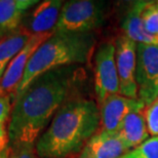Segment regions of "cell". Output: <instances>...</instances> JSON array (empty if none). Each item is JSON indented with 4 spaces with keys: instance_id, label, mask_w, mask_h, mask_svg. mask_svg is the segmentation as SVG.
<instances>
[{
    "instance_id": "6da1fadb",
    "label": "cell",
    "mask_w": 158,
    "mask_h": 158,
    "mask_svg": "<svg viewBox=\"0 0 158 158\" xmlns=\"http://www.w3.org/2000/svg\"><path fill=\"white\" fill-rule=\"evenodd\" d=\"M80 70L74 65L47 71L12 98L9 146L35 145L56 113L72 99Z\"/></svg>"
},
{
    "instance_id": "7a4b0ae2",
    "label": "cell",
    "mask_w": 158,
    "mask_h": 158,
    "mask_svg": "<svg viewBox=\"0 0 158 158\" xmlns=\"http://www.w3.org/2000/svg\"><path fill=\"white\" fill-rule=\"evenodd\" d=\"M101 126L98 103L72 98L63 105L35 143L41 158H66L81 152Z\"/></svg>"
},
{
    "instance_id": "3957f363",
    "label": "cell",
    "mask_w": 158,
    "mask_h": 158,
    "mask_svg": "<svg viewBox=\"0 0 158 158\" xmlns=\"http://www.w3.org/2000/svg\"><path fill=\"white\" fill-rule=\"evenodd\" d=\"M96 45V36L91 33H53L31 56L23 79L15 94L23 91L37 76L67 66L85 64L89 61Z\"/></svg>"
},
{
    "instance_id": "277c9868",
    "label": "cell",
    "mask_w": 158,
    "mask_h": 158,
    "mask_svg": "<svg viewBox=\"0 0 158 158\" xmlns=\"http://www.w3.org/2000/svg\"><path fill=\"white\" fill-rule=\"evenodd\" d=\"M105 21L102 2L70 0L64 2L55 28L56 33H91Z\"/></svg>"
},
{
    "instance_id": "5b68a950",
    "label": "cell",
    "mask_w": 158,
    "mask_h": 158,
    "mask_svg": "<svg viewBox=\"0 0 158 158\" xmlns=\"http://www.w3.org/2000/svg\"><path fill=\"white\" fill-rule=\"evenodd\" d=\"M138 98L149 105L158 98V44H137Z\"/></svg>"
},
{
    "instance_id": "8992f818",
    "label": "cell",
    "mask_w": 158,
    "mask_h": 158,
    "mask_svg": "<svg viewBox=\"0 0 158 158\" xmlns=\"http://www.w3.org/2000/svg\"><path fill=\"white\" fill-rule=\"evenodd\" d=\"M94 93L98 106L108 97L119 94V77L113 42L102 43L94 53Z\"/></svg>"
},
{
    "instance_id": "52a82bcc",
    "label": "cell",
    "mask_w": 158,
    "mask_h": 158,
    "mask_svg": "<svg viewBox=\"0 0 158 158\" xmlns=\"http://www.w3.org/2000/svg\"><path fill=\"white\" fill-rule=\"evenodd\" d=\"M115 60L119 77V94L139 99L135 81L137 43L125 35L119 36L115 42Z\"/></svg>"
},
{
    "instance_id": "ba28073f",
    "label": "cell",
    "mask_w": 158,
    "mask_h": 158,
    "mask_svg": "<svg viewBox=\"0 0 158 158\" xmlns=\"http://www.w3.org/2000/svg\"><path fill=\"white\" fill-rule=\"evenodd\" d=\"M53 33L55 32L52 31V32L34 34L27 41L23 48L15 56L0 81V87L5 94H11V96L15 94L22 79H23L25 70H26L31 56L34 55V52L41 44L45 42Z\"/></svg>"
},
{
    "instance_id": "9c48e42d",
    "label": "cell",
    "mask_w": 158,
    "mask_h": 158,
    "mask_svg": "<svg viewBox=\"0 0 158 158\" xmlns=\"http://www.w3.org/2000/svg\"><path fill=\"white\" fill-rule=\"evenodd\" d=\"M146 107L140 99H131L121 94L108 97L99 106L102 131L115 132L121 122L132 112L143 111Z\"/></svg>"
},
{
    "instance_id": "30bf717a",
    "label": "cell",
    "mask_w": 158,
    "mask_h": 158,
    "mask_svg": "<svg viewBox=\"0 0 158 158\" xmlns=\"http://www.w3.org/2000/svg\"><path fill=\"white\" fill-rule=\"evenodd\" d=\"M64 2L61 0H45L38 2L25 15L20 29L30 35L55 32L60 12Z\"/></svg>"
},
{
    "instance_id": "8fae6325",
    "label": "cell",
    "mask_w": 158,
    "mask_h": 158,
    "mask_svg": "<svg viewBox=\"0 0 158 158\" xmlns=\"http://www.w3.org/2000/svg\"><path fill=\"white\" fill-rule=\"evenodd\" d=\"M128 151L116 132L101 129L84 145L79 158H120Z\"/></svg>"
},
{
    "instance_id": "7c38bea8",
    "label": "cell",
    "mask_w": 158,
    "mask_h": 158,
    "mask_svg": "<svg viewBox=\"0 0 158 158\" xmlns=\"http://www.w3.org/2000/svg\"><path fill=\"white\" fill-rule=\"evenodd\" d=\"M38 2L36 0H0V39L20 30L25 15Z\"/></svg>"
},
{
    "instance_id": "4fadbf2b",
    "label": "cell",
    "mask_w": 158,
    "mask_h": 158,
    "mask_svg": "<svg viewBox=\"0 0 158 158\" xmlns=\"http://www.w3.org/2000/svg\"><path fill=\"white\" fill-rule=\"evenodd\" d=\"M145 4L146 1H135L126 10L121 25L122 31L124 33L123 35L135 41L137 44H158V39L149 35L145 30L142 20V10Z\"/></svg>"
},
{
    "instance_id": "5bb4252c",
    "label": "cell",
    "mask_w": 158,
    "mask_h": 158,
    "mask_svg": "<svg viewBox=\"0 0 158 158\" xmlns=\"http://www.w3.org/2000/svg\"><path fill=\"white\" fill-rule=\"evenodd\" d=\"M115 132L129 150L140 146L150 135L143 111L132 112L126 116Z\"/></svg>"
},
{
    "instance_id": "9a60e30c",
    "label": "cell",
    "mask_w": 158,
    "mask_h": 158,
    "mask_svg": "<svg viewBox=\"0 0 158 158\" xmlns=\"http://www.w3.org/2000/svg\"><path fill=\"white\" fill-rule=\"evenodd\" d=\"M29 33L23 29L0 39V81L15 56L23 48L30 37Z\"/></svg>"
},
{
    "instance_id": "2e32d148",
    "label": "cell",
    "mask_w": 158,
    "mask_h": 158,
    "mask_svg": "<svg viewBox=\"0 0 158 158\" xmlns=\"http://www.w3.org/2000/svg\"><path fill=\"white\" fill-rule=\"evenodd\" d=\"M12 108V96L4 94L0 97V153L9 146L8 126Z\"/></svg>"
},
{
    "instance_id": "e0dca14e",
    "label": "cell",
    "mask_w": 158,
    "mask_h": 158,
    "mask_svg": "<svg viewBox=\"0 0 158 158\" xmlns=\"http://www.w3.org/2000/svg\"><path fill=\"white\" fill-rule=\"evenodd\" d=\"M142 20L146 32L158 39V1H146L142 10Z\"/></svg>"
},
{
    "instance_id": "ac0fdd59",
    "label": "cell",
    "mask_w": 158,
    "mask_h": 158,
    "mask_svg": "<svg viewBox=\"0 0 158 158\" xmlns=\"http://www.w3.org/2000/svg\"><path fill=\"white\" fill-rule=\"evenodd\" d=\"M120 158H158V137H151Z\"/></svg>"
},
{
    "instance_id": "d6986e66",
    "label": "cell",
    "mask_w": 158,
    "mask_h": 158,
    "mask_svg": "<svg viewBox=\"0 0 158 158\" xmlns=\"http://www.w3.org/2000/svg\"><path fill=\"white\" fill-rule=\"evenodd\" d=\"M143 115L149 135L152 137H158V98L145 107Z\"/></svg>"
},
{
    "instance_id": "ffe728a7",
    "label": "cell",
    "mask_w": 158,
    "mask_h": 158,
    "mask_svg": "<svg viewBox=\"0 0 158 158\" xmlns=\"http://www.w3.org/2000/svg\"><path fill=\"white\" fill-rule=\"evenodd\" d=\"M8 158H41L35 150V145L8 146Z\"/></svg>"
},
{
    "instance_id": "44dd1931",
    "label": "cell",
    "mask_w": 158,
    "mask_h": 158,
    "mask_svg": "<svg viewBox=\"0 0 158 158\" xmlns=\"http://www.w3.org/2000/svg\"><path fill=\"white\" fill-rule=\"evenodd\" d=\"M0 158H8V147L0 153Z\"/></svg>"
},
{
    "instance_id": "7402d4cb",
    "label": "cell",
    "mask_w": 158,
    "mask_h": 158,
    "mask_svg": "<svg viewBox=\"0 0 158 158\" xmlns=\"http://www.w3.org/2000/svg\"><path fill=\"white\" fill-rule=\"evenodd\" d=\"M5 94V93H4V91H3V89H2V88L0 87V97H1L2 94Z\"/></svg>"
}]
</instances>
